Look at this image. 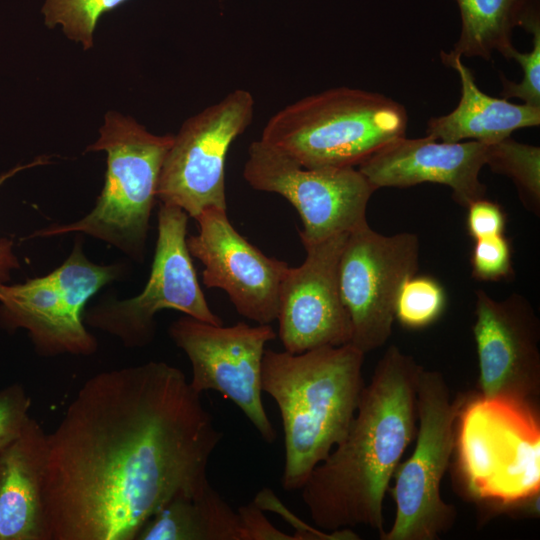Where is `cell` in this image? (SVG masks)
I'll list each match as a JSON object with an SVG mask.
<instances>
[{
  "instance_id": "obj_18",
  "label": "cell",
  "mask_w": 540,
  "mask_h": 540,
  "mask_svg": "<svg viewBox=\"0 0 540 540\" xmlns=\"http://www.w3.org/2000/svg\"><path fill=\"white\" fill-rule=\"evenodd\" d=\"M47 434L31 417L0 451V540H50L42 501Z\"/></svg>"
},
{
  "instance_id": "obj_28",
  "label": "cell",
  "mask_w": 540,
  "mask_h": 540,
  "mask_svg": "<svg viewBox=\"0 0 540 540\" xmlns=\"http://www.w3.org/2000/svg\"><path fill=\"white\" fill-rule=\"evenodd\" d=\"M253 502L263 511L270 510L280 514L288 523L294 526L297 540H358L359 535L352 529H342L332 532L311 527L291 513L269 488L261 489Z\"/></svg>"
},
{
  "instance_id": "obj_7",
  "label": "cell",
  "mask_w": 540,
  "mask_h": 540,
  "mask_svg": "<svg viewBox=\"0 0 540 540\" xmlns=\"http://www.w3.org/2000/svg\"><path fill=\"white\" fill-rule=\"evenodd\" d=\"M466 397H452L441 372L421 367L416 383V445L394 474L396 515L381 540H436L456 518L441 496L454 453L456 423Z\"/></svg>"
},
{
  "instance_id": "obj_20",
  "label": "cell",
  "mask_w": 540,
  "mask_h": 540,
  "mask_svg": "<svg viewBox=\"0 0 540 540\" xmlns=\"http://www.w3.org/2000/svg\"><path fill=\"white\" fill-rule=\"evenodd\" d=\"M461 31L451 50L462 57L490 60L497 51L507 57L516 27L528 31L540 22L539 0H454Z\"/></svg>"
},
{
  "instance_id": "obj_6",
  "label": "cell",
  "mask_w": 540,
  "mask_h": 540,
  "mask_svg": "<svg viewBox=\"0 0 540 540\" xmlns=\"http://www.w3.org/2000/svg\"><path fill=\"white\" fill-rule=\"evenodd\" d=\"M457 477L472 499L513 506L540 490V425L531 402L479 395L457 419Z\"/></svg>"
},
{
  "instance_id": "obj_30",
  "label": "cell",
  "mask_w": 540,
  "mask_h": 540,
  "mask_svg": "<svg viewBox=\"0 0 540 540\" xmlns=\"http://www.w3.org/2000/svg\"><path fill=\"white\" fill-rule=\"evenodd\" d=\"M239 540H297L294 534H287L270 523L254 502L239 507Z\"/></svg>"
},
{
  "instance_id": "obj_27",
  "label": "cell",
  "mask_w": 540,
  "mask_h": 540,
  "mask_svg": "<svg viewBox=\"0 0 540 540\" xmlns=\"http://www.w3.org/2000/svg\"><path fill=\"white\" fill-rule=\"evenodd\" d=\"M30 408L31 398L21 384L0 390V451L20 435L31 418Z\"/></svg>"
},
{
  "instance_id": "obj_13",
  "label": "cell",
  "mask_w": 540,
  "mask_h": 540,
  "mask_svg": "<svg viewBox=\"0 0 540 540\" xmlns=\"http://www.w3.org/2000/svg\"><path fill=\"white\" fill-rule=\"evenodd\" d=\"M169 336L187 355L190 384L199 394L214 390L235 403L267 443L276 431L262 402L261 366L267 342L276 338L270 324L214 325L184 316L169 326Z\"/></svg>"
},
{
  "instance_id": "obj_23",
  "label": "cell",
  "mask_w": 540,
  "mask_h": 540,
  "mask_svg": "<svg viewBox=\"0 0 540 540\" xmlns=\"http://www.w3.org/2000/svg\"><path fill=\"white\" fill-rule=\"evenodd\" d=\"M127 0H46L42 13L45 25H61L65 35L85 50L93 47V34L100 17Z\"/></svg>"
},
{
  "instance_id": "obj_16",
  "label": "cell",
  "mask_w": 540,
  "mask_h": 540,
  "mask_svg": "<svg viewBox=\"0 0 540 540\" xmlns=\"http://www.w3.org/2000/svg\"><path fill=\"white\" fill-rule=\"evenodd\" d=\"M349 233L303 245L306 258L287 269L279 292L278 336L285 351L298 354L350 343L352 327L342 302L338 265Z\"/></svg>"
},
{
  "instance_id": "obj_8",
  "label": "cell",
  "mask_w": 540,
  "mask_h": 540,
  "mask_svg": "<svg viewBox=\"0 0 540 540\" xmlns=\"http://www.w3.org/2000/svg\"><path fill=\"white\" fill-rule=\"evenodd\" d=\"M122 264L91 262L77 241L61 266L22 284L0 282V324L27 330L37 353L91 355L98 347L84 325L89 299L121 277Z\"/></svg>"
},
{
  "instance_id": "obj_31",
  "label": "cell",
  "mask_w": 540,
  "mask_h": 540,
  "mask_svg": "<svg viewBox=\"0 0 540 540\" xmlns=\"http://www.w3.org/2000/svg\"><path fill=\"white\" fill-rule=\"evenodd\" d=\"M48 163L46 158H37L26 165H18L11 169L10 171L0 175V185L5 182L7 179L22 171L24 169L43 165ZM13 242L10 239L2 238L0 239V282L5 283L9 280L10 271L19 267V262L16 256L13 253Z\"/></svg>"
},
{
  "instance_id": "obj_10",
  "label": "cell",
  "mask_w": 540,
  "mask_h": 540,
  "mask_svg": "<svg viewBox=\"0 0 540 540\" xmlns=\"http://www.w3.org/2000/svg\"><path fill=\"white\" fill-rule=\"evenodd\" d=\"M243 177L255 190L279 194L293 205L302 220L303 245L367 225L376 191L355 167L306 168L260 139L249 146Z\"/></svg>"
},
{
  "instance_id": "obj_3",
  "label": "cell",
  "mask_w": 540,
  "mask_h": 540,
  "mask_svg": "<svg viewBox=\"0 0 540 540\" xmlns=\"http://www.w3.org/2000/svg\"><path fill=\"white\" fill-rule=\"evenodd\" d=\"M364 356L350 343L298 354L264 351L261 389L281 414L285 491L301 489L346 435L365 386Z\"/></svg>"
},
{
  "instance_id": "obj_14",
  "label": "cell",
  "mask_w": 540,
  "mask_h": 540,
  "mask_svg": "<svg viewBox=\"0 0 540 540\" xmlns=\"http://www.w3.org/2000/svg\"><path fill=\"white\" fill-rule=\"evenodd\" d=\"M473 336L481 396L531 402L540 393V321L524 295L477 290Z\"/></svg>"
},
{
  "instance_id": "obj_15",
  "label": "cell",
  "mask_w": 540,
  "mask_h": 540,
  "mask_svg": "<svg viewBox=\"0 0 540 540\" xmlns=\"http://www.w3.org/2000/svg\"><path fill=\"white\" fill-rule=\"evenodd\" d=\"M195 220L199 232L186 242L204 266V285L222 289L243 317L258 324L277 320L281 282L289 265L266 256L240 235L226 209H206Z\"/></svg>"
},
{
  "instance_id": "obj_17",
  "label": "cell",
  "mask_w": 540,
  "mask_h": 540,
  "mask_svg": "<svg viewBox=\"0 0 540 540\" xmlns=\"http://www.w3.org/2000/svg\"><path fill=\"white\" fill-rule=\"evenodd\" d=\"M488 146L473 140L443 142L428 136H404L374 152L358 165V170L376 190L427 182L446 185L453 199L467 208L485 197L480 171L486 165Z\"/></svg>"
},
{
  "instance_id": "obj_11",
  "label": "cell",
  "mask_w": 540,
  "mask_h": 540,
  "mask_svg": "<svg viewBox=\"0 0 540 540\" xmlns=\"http://www.w3.org/2000/svg\"><path fill=\"white\" fill-rule=\"evenodd\" d=\"M417 234L384 235L369 224L350 232L341 252L338 282L348 312L350 344L366 354L382 347L392 334L399 291L417 274Z\"/></svg>"
},
{
  "instance_id": "obj_26",
  "label": "cell",
  "mask_w": 540,
  "mask_h": 540,
  "mask_svg": "<svg viewBox=\"0 0 540 540\" xmlns=\"http://www.w3.org/2000/svg\"><path fill=\"white\" fill-rule=\"evenodd\" d=\"M471 268L476 280L510 279L513 276V266L509 240L503 234L475 240Z\"/></svg>"
},
{
  "instance_id": "obj_24",
  "label": "cell",
  "mask_w": 540,
  "mask_h": 540,
  "mask_svg": "<svg viewBox=\"0 0 540 540\" xmlns=\"http://www.w3.org/2000/svg\"><path fill=\"white\" fill-rule=\"evenodd\" d=\"M445 306L443 286L433 277L415 274L399 291L395 319L409 329L425 328L440 318Z\"/></svg>"
},
{
  "instance_id": "obj_2",
  "label": "cell",
  "mask_w": 540,
  "mask_h": 540,
  "mask_svg": "<svg viewBox=\"0 0 540 540\" xmlns=\"http://www.w3.org/2000/svg\"><path fill=\"white\" fill-rule=\"evenodd\" d=\"M421 367L396 345L379 359L346 435L300 489L318 529L332 532L364 525L379 536L384 532L386 491L416 432Z\"/></svg>"
},
{
  "instance_id": "obj_25",
  "label": "cell",
  "mask_w": 540,
  "mask_h": 540,
  "mask_svg": "<svg viewBox=\"0 0 540 540\" xmlns=\"http://www.w3.org/2000/svg\"><path fill=\"white\" fill-rule=\"evenodd\" d=\"M528 32L533 35L532 50L521 53L513 47L506 57L521 66L523 77L516 83L501 76L503 90L500 95L505 99L519 98L525 104L540 107V23L534 24Z\"/></svg>"
},
{
  "instance_id": "obj_1",
  "label": "cell",
  "mask_w": 540,
  "mask_h": 540,
  "mask_svg": "<svg viewBox=\"0 0 540 540\" xmlns=\"http://www.w3.org/2000/svg\"><path fill=\"white\" fill-rule=\"evenodd\" d=\"M222 438L175 366L150 361L91 376L47 434L50 540H136L168 502L211 487L207 469Z\"/></svg>"
},
{
  "instance_id": "obj_9",
  "label": "cell",
  "mask_w": 540,
  "mask_h": 540,
  "mask_svg": "<svg viewBox=\"0 0 540 540\" xmlns=\"http://www.w3.org/2000/svg\"><path fill=\"white\" fill-rule=\"evenodd\" d=\"M188 215L181 208L161 203L158 236L151 273L143 291L132 298H108L84 311V322L118 338L128 348L150 344L155 336V315L164 309L214 325L223 320L212 312L199 285L187 247Z\"/></svg>"
},
{
  "instance_id": "obj_22",
  "label": "cell",
  "mask_w": 540,
  "mask_h": 540,
  "mask_svg": "<svg viewBox=\"0 0 540 540\" xmlns=\"http://www.w3.org/2000/svg\"><path fill=\"white\" fill-rule=\"evenodd\" d=\"M486 165L497 174L509 177L515 184L525 207L539 214L540 148L524 144L511 136L489 143Z\"/></svg>"
},
{
  "instance_id": "obj_21",
  "label": "cell",
  "mask_w": 540,
  "mask_h": 540,
  "mask_svg": "<svg viewBox=\"0 0 540 540\" xmlns=\"http://www.w3.org/2000/svg\"><path fill=\"white\" fill-rule=\"evenodd\" d=\"M136 540H239V517L211 486L199 497L168 502L143 525Z\"/></svg>"
},
{
  "instance_id": "obj_4",
  "label": "cell",
  "mask_w": 540,
  "mask_h": 540,
  "mask_svg": "<svg viewBox=\"0 0 540 540\" xmlns=\"http://www.w3.org/2000/svg\"><path fill=\"white\" fill-rule=\"evenodd\" d=\"M405 107L380 93L337 87L279 110L260 140L306 168L354 167L404 137Z\"/></svg>"
},
{
  "instance_id": "obj_12",
  "label": "cell",
  "mask_w": 540,
  "mask_h": 540,
  "mask_svg": "<svg viewBox=\"0 0 540 540\" xmlns=\"http://www.w3.org/2000/svg\"><path fill=\"white\" fill-rule=\"evenodd\" d=\"M253 113V96L237 89L188 118L164 158L157 199L194 219L209 208L226 209V155L250 125Z\"/></svg>"
},
{
  "instance_id": "obj_5",
  "label": "cell",
  "mask_w": 540,
  "mask_h": 540,
  "mask_svg": "<svg viewBox=\"0 0 540 540\" xmlns=\"http://www.w3.org/2000/svg\"><path fill=\"white\" fill-rule=\"evenodd\" d=\"M172 141L173 135L152 134L133 118L108 112L99 138L86 149L107 155L105 184L95 207L77 221L51 225L30 237L83 233L142 261L159 176Z\"/></svg>"
},
{
  "instance_id": "obj_29",
  "label": "cell",
  "mask_w": 540,
  "mask_h": 540,
  "mask_svg": "<svg viewBox=\"0 0 540 540\" xmlns=\"http://www.w3.org/2000/svg\"><path fill=\"white\" fill-rule=\"evenodd\" d=\"M467 210V231L474 240L504 233L506 214L496 202L484 197L472 202Z\"/></svg>"
},
{
  "instance_id": "obj_19",
  "label": "cell",
  "mask_w": 540,
  "mask_h": 540,
  "mask_svg": "<svg viewBox=\"0 0 540 540\" xmlns=\"http://www.w3.org/2000/svg\"><path fill=\"white\" fill-rule=\"evenodd\" d=\"M440 57L459 75L461 97L453 111L429 119L426 136L443 142L494 143L511 136L517 129L539 126L540 107L491 97L478 88L462 56L453 51H441Z\"/></svg>"
}]
</instances>
